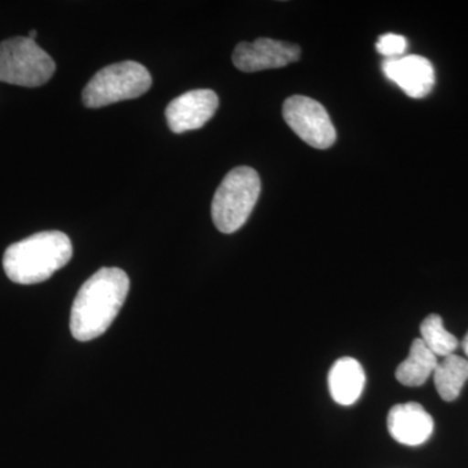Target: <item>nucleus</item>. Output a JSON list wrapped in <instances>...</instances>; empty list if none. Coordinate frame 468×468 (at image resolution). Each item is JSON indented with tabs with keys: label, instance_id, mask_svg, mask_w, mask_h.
I'll return each mask as SVG.
<instances>
[{
	"label": "nucleus",
	"instance_id": "nucleus-1",
	"mask_svg": "<svg viewBox=\"0 0 468 468\" xmlns=\"http://www.w3.org/2000/svg\"><path fill=\"white\" fill-rule=\"evenodd\" d=\"M129 277L115 267L101 268L77 292L70 311V332L77 341L95 340L103 335L128 297Z\"/></svg>",
	"mask_w": 468,
	"mask_h": 468
},
{
	"label": "nucleus",
	"instance_id": "nucleus-2",
	"mask_svg": "<svg viewBox=\"0 0 468 468\" xmlns=\"http://www.w3.org/2000/svg\"><path fill=\"white\" fill-rule=\"evenodd\" d=\"M72 255L69 237L48 230L9 246L3 257V268L8 279L16 284H39L66 266Z\"/></svg>",
	"mask_w": 468,
	"mask_h": 468
},
{
	"label": "nucleus",
	"instance_id": "nucleus-3",
	"mask_svg": "<svg viewBox=\"0 0 468 468\" xmlns=\"http://www.w3.org/2000/svg\"><path fill=\"white\" fill-rule=\"evenodd\" d=\"M261 189V177L255 169H232L221 181L212 199V220L218 230L230 234L242 228L260 199Z\"/></svg>",
	"mask_w": 468,
	"mask_h": 468
},
{
	"label": "nucleus",
	"instance_id": "nucleus-4",
	"mask_svg": "<svg viewBox=\"0 0 468 468\" xmlns=\"http://www.w3.org/2000/svg\"><path fill=\"white\" fill-rule=\"evenodd\" d=\"M151 84L153 79L143 64L133 60L111 64L92 76L82 91V101L88 109H100L141 97Z\"/></svg>",
	"mask_w": 468,
	"mask_h": 468
},
{
	"label": "nucleus",
	"instance_id": "nucleus-5",
	"mask_svg": "<svg viewBox=\"0 0 468 468\" xmlns=\"http://www.w3.org/2000/svg\"><path fill=\"white\" fill-rule=\"evenodd\" d=\"M57 66L50 55L27 37L0 43V81L38 88L50 81Z\"/></svg>",
	"mask_w": 468,
	"mask_h": 468
},
{
	"label": "nucleus",
	"instance_id": "nucleus-6",
	"mask_svg": "<svg viewBox=\"0 0 468 468\" xmlns=\"http://www.w3.org/2000/svg\"><path fill=\"white\" fill-rule=\"evenodd\" d=\"M282 115L292 131L311 147L325 150L334 146L337 138L334 122L319 101L292 95L284 101Z\"/></svg>",
	"mask_w": 468,
	"mask_h": 468
},
{
	"label": "nucleus",
	"instance_id": "nucleus-7",
	"mask_svg": "<svg viewBox=\"0 0 468 468\" xmlns=\"http://www.w3.org/2000/svg\"><path fill=\"white\" fill-rule=\"evenodd\" d=\"M300 58V46L271 38H258L254 42L239 43L234 48L232 57L237 69L246 73L277 69L295 63Z\"/></svg>",
	"mask_w": 468,
	"mask_h": 468
},
{
	"label": "nucleus",
	"instance_id": "nucleus-8",
	"mask_svg": "<svg viewBox=\"0 0 468 468\" xmlns=\"http://www.w3.org/2000/svg\"><path fill=\"white\" fill-rule=\"evenodd\" d=\"M218 107L217 92L197 89L175 98L165 110L169 129L176 134L196 131L207 124Z\"/></svg>",
	"mask_w": 468,
	"mask_h": 468
},
{
	"label": "nucleus",
	"instance_id": "nucleus-9",
	"mask_svg": "<svg viewBox=\"0 0 468 468\" xmlns=\"http://www.w3.org/2000/svg\"><path fill=\"white\" fill-rule=\"evenodd\" d=\"M384 75L399 86L414 100L427 97L436 82L435 69L428 58L419 55L387 58L383 63Z\"/></svg>",
	"mask_w": 468,
	"mask_h": 468
},
{
	"label": "nucleus",
	"instance_id": "nucleus-10",
	"mask_svg": "<svg viewBox=\"0 0 468 468\" xmlns=\"http://www.w3.org/2000/svg\"><path fill=\"white\" fill-rule=\"evenodd\" d=\"M390 436L402 445H421L432 436L433 419L417 402L399 403L388 414Z\"/></svg>",
	"mask_w": 468,
	"mask_h": 468
},
{
	"label": "nucleus",
	"instance_id": "nucleus-11",
	"mask_svg": "<svg viewBox=\"0 0 468 468\" xmlns=\"http://www.w3.org/2000/svg\"><path fill=\"white\" fill-rule=\"evenodd\" d=\"M366 385V374L358 360L344 356L335 360L328 374V388L338 405L350 406L358 401Z\"/></svg>",
	"mask_w": 468,
	"mask_h": 468
},
{
	"label": "nucleus",
	"instance_id": "nucleus-12",
	"mask_svg": "<svg viewBox=\"0 0 468 468\" xmlns=\"http://www.w3.org/2000/svg\"><path fill=\"white\" fill-rule=\"evenodd\" d=\"M439 358L420 338L412 341L408 358L397 367L396 378L406 387H420L432 377Z\"/></svg>",
	"mask_w": 468,
	"mask_h": 468
},
{
	"label": "nucleus",
	"instance_id": "nucleus-13",
	"mask_svg": "<svg viewBox=\"0 0 468 468\" xmlns=\"http://www.w3.org/2000/svg\"><path fill=\"white\" fill-rule=\"evenodd\" d=\"M433 380L437 393L443 401H454L460 397L462 388L468 380V359L452 354L439 360L433 372Z\"/></svg>",
	"mask_w": 468,
	"mask_h": 468
},
{
	"label": "nucleus",
	"instance_id": "nucleus-14",
	"mask_svg": "<svg viewBox=\"0 0 468 468\" xmlns=\"http://www.w3.org/2000/svg\"><path fill=\"white\" fill-rule=\"evenodd\" d=\"M420 340L439 358L452 356L460 346V341L443 326L442 318L436 314L428 315L420 325Z\"/></svg>",
	"mask_w": 468,
	"mask_h": 468
},
{
	"label": "nucleus",
	"instance_id": "nucleus-15",
	"mask_svg": "<svg viewBox=\"0 0 468 468\" xmlns=\"http://www.w3.org/2000/svg\"><path fill=\"white\" fill-rule=\"evenodd\" d=\"M377 50L387 58H401L408 50V39L399 34H384L377 42Z\"/></svg>",
	"mask_w": 468,
	"mask_h": 468
},
{
	"label": "nucleus",
	"instance_id": "nucleus-16",
	"mask_svg": "<svg viewBox=\"0 0 468 468\" xmlns=\"http://www.w3.org/2000/svg\"><path fill=\"white\" fill-rule=\"evenodd\" d=\"M462 349H463L464 354H466L467 359H468V332L467 335H464L463 341H462L461 344Z\"/></svg>",
	"mask_w": 468,
	"mask_h": 468
},
{
	"label": "nucleus",
	"instance_id": "nucleus-17",
	"mask_svg": "<svg viewBox=\"0 0 468 468\" xmlns=\"http://www.w3.org/2000/svg\"><path fill=\"white\" fill-rule=\"evenodd\" d=\"M27 38L32 39V41H36V38H37L36 30H32V32H29V36H27Z\"/></svg>",
	"mask_w": 468,
	"mask_h": 468
}]
</instances>
